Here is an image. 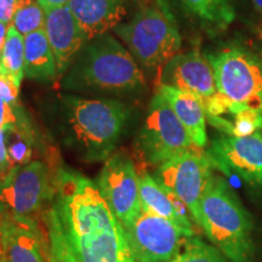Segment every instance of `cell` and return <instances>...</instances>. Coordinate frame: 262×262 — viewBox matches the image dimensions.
Wrapping results in <instances>:
<instances>
[{
  "label": "cell",
  "instance_id": "1",
  "mask_svg": "<svg viewBox=\"0 0 262 262\" xmlns=\"http://www.w3.org/2000/svg\"><path fill=\"white\" fill-rule=\"evenodd\" d=\"M54 183L52 205L81 262H134L122 225L95 181L56 162Z\"/></svg>",
  "mask_w": 262,
  "mask_h": 262
},
{
  "label": "cell",
  "instance_id": "2",
  "mask_svg": "<svg viewBox=\"0 0 262 262\" xmlns=\"http://www.w3.org/2000/svg\"><path fill=\"white\" fill-rule=\"evenodd\" d=\"M130 118L113 98L61 95L50 110V126L61 145L86 163L104 162L116 152Z\"/></svg>",
  "mask_w": 262,
  "mask_h": 262
},
{
  "label": "cell",
  "instance_id": "3",
  "mask_svg": "<svg viewBox=\"0 0 262 262\" xmlns=\"http://www.w3.org/2000/svg\"><path fill=\"white\" fill-rule=\"evenodd\" d=\"M145 85L137 61L110 33L88 41L61 80L63 90L86 94H131Z\"/></svg>",
  "mask_w": 262,
  "mask_h": 262
},
{
  "label": "cell",
  "instance_id": "4",
  "mask_svg": "<svg viewBox=\"0 0 262 262\" xmlns=\"http://www.w3.org/2000/svg\"><path fill=\"white\" fill-rule=\"evenodd\" d=\"M201 227L229 262H255L253 224L225 180L212 176L201 202Z\"/></svg>",
  "mask_w": 262,
  "mask_h": 262
},
{
  "label": "cell",
  "instance_id": "5",
  "mask_svg": "<svg viewBox=\"0 0 262 262\" xmlns=\"http://www.w3.org/2000/svg\"><path fill=\"white\" fill-rule=\"evenodd\" d=\"M217 94L205 108L209 120L244 108L262 110V61L242 48H227L208 56Z\"/></svg>",
  "mask_w": 262,
  "mask_h": 262
},
{
  "label": "cell",
  "instance_id": "6",
  "mask_svg": "<svg viewBox=\"0 0 262 262\" xmlns=\"http://www.w3.org/2000/svg\"><path fill=\"white\" fill-rule=\"evenodd\" d=\"M113 31L134 58L147 68H162L181 49L178 26L164 9H141L129 22H122Z\"/></svg>",
  "mask_w": 262,
  "mask_h": 262
},
{
  "label": "cell",
  "instance_id": "7",
  "mask_svg": "<svg viewBox=\"0 0 262 262\" xmlns=\"http://www.w3.org/2000/svg\"><path fill=\"white\" fill-rule=\"evenodd\" d=\"M134 146L143 165L155 169L195 147L159 91L150 98Z\"/></svg>",
  "mask_w": 262,
  "mask_h": 262
},
{
  "label": "cell",
  "instance_id": "8",
  "mask_svg": "<svg viewBox=\"0 0 262 262\" xmlns=\"http://www.w3.org/2000/svg\"><path fill=\"white\" fill-rule=\"evenodd\" d=\"M54 165L33 159L6 173L0 187V210L6 215L38 219L54 202Z\"/></svg>",
  "mask_w": 262,
  "mask_h": 262
},
{
  "label": "cell",
  "instance_id": "9",
  "mask_svg": "<svg viewBox=\"0 0 262 262\" xmlns=\"http://www.w3.org/2000/svg\"><path fill=\"white\" fill-rule=\"evenodd\" d=\"M214 164L204 149L194 148L157 166L153 178L172 193L187 209L189 216L199 227L201 202L214 173Z\"/></svg>",
  "mask_w": 262,
  "mask_h": 262
},
{
  "label": "cell",
  "instance_id": "10",
  "mask_svg": "<svg viewBox=\"0 0 262 262\" xmlns=\"http://www.w3.org/2000/svg\"><path fill=\"white\" fill-rule=\"evenodd\" d=\"M98 191L123 228L135 222L142 212L137 166L124 150L114 152L98 173Z\"/></svg>",
  "mask_w": 262,
  "mask_h": 262
},
{
  "label": "cell",
  "instance_id": "11",
  "mask_svg": "<svg viewBox=\"0 0 262 262\" xmlns=\"http://www.w3.org/2000/svg\"><path fill=\"white\" fill-rule=\"evenodd\" d=\"M123 231L134 262H168L193 237L171 221L146 211Z\"/></svg>",
  "mask_w": 262,
  "mask_h": 262
},
{
  "label": "cell",
  "instance_id": "12",
  "mask_svg": "<svg viewBox=\"0 0 262 262\" xmlns=\"http://www.w3.org/2000/svg\"><path fill=\"white\" fill-rule=\"evenodd\" d=\"M208 155L214 166L237 173L249 185L262 187V133L249 136H220L211 142Z\"/></svg>",
  "mask_w": 262,
  "mask_h": 262
},
{
  "label": "cell",
  "instance_id": "13",
  "mask_svg": "<svg viewBox=\"0 0 262 262\" xmlns=\"http://www.w3.org/2000/svg\"><path fill=\"white\" fill-rule=\"evenodd\" d=\"M158 85H168L194 95L206 108L216 96L215 74L208 56L199 51L175 55L160 68Z\"/></svg>",
  "mask_w": 262,
  "mask_h": 262
},
{
  "label": "cell",
  "instance_id": "14",
  "mask_svg": "<svg viewBox=\"0 0 262 262\" xmlns=\"http://www.w3.org/2000/svg\"><path fill=\"white\" fill-rule=\"evenodd\" d=\"M41 224V219L4 214L0 262H50L47 231Z\"/></svg>",
  "mask_w": 262,
  "mask_h": 262
},
{
  "label": "cell",
  "instance_id": "15",
  "mask_svg": "<svg viewBox=\"0 0 262 262\" xmlns=\"http://www.w3.org/2000/svg\"><path fill=\"white\" fill-rule=\"evenodd\" d=\"M44 14V32L54 52L58 75L62 77L88 39L68 5L47 9Z\"/></svg>",
  "mask_w": 262,
  "mask_h": 262
},
{
  "label": "cell",
  "instance_id": "16",
  "mask_svg": "<svg viewBox=\"0 0 262 262\" xmlns=\"http://www.w3.org/2000/svg\"><path fill=\"white\" fill-rule=\"evenodd\" d=\"M137 172H139L142 211L166 219L187 232L188 234L194 235V227L187 215L188 211L185 205L171 192L160 185L145 166L137 169Z\"/></svg>",
  "mask_w": 262,
  "mask_h": 262
},
{
  "label": "cell",
  "instance_id": "17",
  "mask_svg": "<svg viewBox=\"0 0 262 262\" xmlns=\"http://www.w3.org/2000/svg\"><path fill=\"white\" fill-rule=\"evenodd\" d=\"M67 5L89 41L122 24L131 0H71Z\"/></svg>",
  "mask_w": 262,
  "mask_h": 262
},
{
  "label": "cell",
  "instance_id": "18",
  "mask_svg": "<svg viewBox=\"0 0 262 262\" xmlns=\"http://www.w3.org/2000/svg\"><path fill=\"white\" fill-rule=\"evenodd\" d=\"M157 91H159L168 101L173 113L188 133L193 145L204 149L208 146V133H206L208 118L202 101L194 95L168 85H158Z\"/></svg>",
  "mask_w": 262,
  "mask_h": 262
},
{
  "label": "cell",
  "instance_id": "19",
  "mask_svg": "<svg viewBox=\"0 0 262 262\" xmlns=\"http://www.w3.org/2000/svg\"><path fill=\"white\" fill-rule=\"evenodd\" d=\"M25 75L39 83H50L60 77L44 29L25 37Z\"/></svg>",
  "mask_w": 262,
  "mask_h": 262
},
{
  "label": "cell",
  "instance_id": "20",
  "mask_svg": "<svg viewBox=\"0 0 262 262\" xmlns=\"http://www.w3.org/2000/svg\"><path fill=\"white\" fill-rule=\"evenodd\" d=\"M183 5L212 29H225L235 17L232 0H181Z\"/></svg>",
  "mask_w": 262,
  "mask_h": 262
},
{
  "label": "cell",
  "instance_id": "21",
  "mask_svg": "<svg viewBox=\"0 0 262 262\" xmlns=\"http://www.w3.org/2000/svg\"><path fill=\"white\" fill-rule=\"evenodd\" d=\"M0 74L6 75L17 86L25 77V37L10 24L0 57Z\"/></svg>",
  "mask_w": 262,
  "mask_h": 262
},
{
  "label": "cell",
  "instance_id": "22",
  "mask_svg": "<svg viewBox=\"0 0 262 262\" xmlns=\"http://www.w3.org/2000/svg\"><path fill=\"white\" fill-rule=\"evenodd\" d=\"M5 142L11 169L26 165L33 160V150L37 142L34 126L28 123L6 127Z\"/></svg>",
  "mask_w": 262,
  "mask_h": 262
},
{
  "label": "cell",
  "instance_id": "23",
  "mask_svg": "<svg viewBox=\"0 0 262 262\" xmlns=\"http://www.w3.org/2000/svg\"><path fill=\"white\" fill-rule=\"evenodd\" d=\"M45 14L38 0H16L11 25L24 37L44 29Z\"/></svg>",
  "mask_w": 262,
  "mask_h": 262
},
{
  "label": "cell",
  "instance_id": "24",
  "mask_svg": "<svg viewBox=\"0 0 262 262\" xmlns=\"http://www.w3.org/2000/svg\"><path fill=\"white\" fill-rule=\"evenodd\" d=\"M232 117L233 122L219 118L215 126L231 136H249L262 131V110L260 108H244Z\"/></svg>",
  "mask_w": 262,
  "mask_h": 262
},
{
  "label": "cell",
  "instance_id": "25",
  "mask_svg": "<svg viewBox=\"0 0 262 262\" xmlns=\"http://www.w3.org/2000/svg\"><path fill=\"white\" fill-rule=\"evenodd\" d=\"M168 262H229L212 244L203 242L198 235L189 237L178 256Z\"/></svg>",
  "mask_w": 262,
  "mask_h": 262
},
{
  "label": "cell",
  "instance_id": "26",
  "mask_svg": "<svg viewBox=\"0 0 262 262\" xmlns=\"http://www.w3.org/2000/svg\"><path fill=\"white\" fill-rule=\"evenodd\" d=\"M31 123L27 114L21 106L12 107L6 103L3 98H0V129L12 125H22V124Z\"/></svg>",
  "mask_w": 262,
  "mask_h": 262
},
{
  "label": "cell",
  "instance_id": "27",
  "mask_svg": "<svg viewBox=\"0 0 262 262\" xmlns=\"http://www.w3.org/2000/svg\"><path fill=\"white\" fill-rule=\"evenodd\" d=\"M18 93L19 86L6 75L0 74V98H3L10 106L18 107L21 106L18 101Z\"/></svg>",
  "mask_w": 262,
  "mask_h": 262
},
{
  "label": "cell",
  "instance_id": "28",
  "mask_svg": "<svg viewBox=\"0 0 262 262\" xmlns=\"http://www.w3.org/2000/svg\"><path fill=\"white\" fill-rule=\"evenodd\" d=\"M10 170H11V166H10L5 142V129H0V178L4 179Z\"/></svg>",
  "mask_w": 262,
  "mask_h": 262
},
{
  "label": "cell",
  "instance_id": "29",
  "mask_svg": "<svg viewBox=\"0 0 262 262\" xmlns=\"http://www.w3.org/2000/svg\"><path fill=\"white\" fill-rule=\"evenodd\" d=\"M16 0H0V22L10 25L12 21Z\"/></svg>",
  "mask_w": 262,
  "mask_h": 262
},
{
  "label": "cell",
  "instance_id": "30",
  "mask_svg": "<svg viewBox=\"0 0 262 262\" xmlns=\"http://www.w3.org/2000/svg\"><path fill=\"white\" fill-rule=\"evenodd\" d=\"M38 2L42 10H47L51 8H57V6L67 5L71 0H38Z\"/></svg>",
  "mask_w": 262,
  "mask_h": 262
},
{
  "label": "cell",
  "instance_id": "31",
  "mask_svg": "<svg viewBox=\"0 0 262 262\" xmlns=\"http://www.w3.org/2000/svg\"><path fill=\"white\" fill-rule=\"evenodd\" d=\"M10 25L3 24L0 22V57H2V52H3V48H4L5 40H6V35H8V29H9Z\"/></svg>",
  "mask_w": 262,
  "mask_h": 262
},
{
  "label": "cell",
  "instance_id": "32",
  "mask_svg": "<svg viewBox=\"0 0 262 262\" xmlns=\"http://www.w3.org/2000/svg\"><path fill=\"white\" fill-rule=\"evenodd\" d=\"M3 220H4V212L0 211V260L3 256Z\"/></svg>",
  "mask_w": 262,
  "mask_h": 262
},
{
  "label": "cell",
  "instance_id": "33",
  "mask_svg": "<svg viewBox=\"0 0 262 262\" xmlns=\"http://www.w3.org/2000/svg\"><path fill=\"white\" fill-rule=\"evenodd\" d=\"M255 6V9L257 10V12L262 16V0H251Z\"/></svg>",
  "mask_w": 262,
  "mask_h": 262
},
{
  "label": "cell",
  "instance_id": "34",
  "mask_svg": "<svg viewBox=\"0 0 262 262\" xmlns=\"http://www.w3.org/2000/svg\"><path fill=\"white\" fill-rule=\"evenodd\" d=\"M2 182H3V179L0 178V187H2ZM0 211H2V210H0ZM2 212H3V211H2Z\"/></svg>",
  "mask_w": 262,
  "mask_h": 262
},
{
  "label": "cell",
  "instance_id": "35",
  "mask_svg": "<svg viewBox=\"0 0 262 262\" xmlns=\"http://www.w3.org/2000/svg\"><path fill=\"white\" fill-rule=\"evenodd\" d=\"M261 133H262V131H261Z\"/></svg>",
  "mask_w": 262,
  "mask_h": 262
}]
</instances>
